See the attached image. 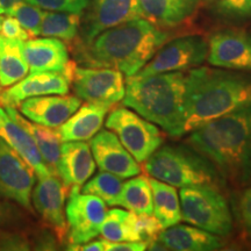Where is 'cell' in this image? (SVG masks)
<instances>
[{
	"mask_svg": "<svg viewBox=\"0 0 251 251\" xmlns=\"http://www.w3.org/2000/svg\"><path fill=\"white\" fill-rule=\"evenodd\" d=\"M186 142L206 157L226 180L248 183L251 177V105L190 131Z\"/></svg>",
	"mask_w": 251,
	"mask_h": 251,
	"instance_id": "obj_1",
	"label": "cell"
},
{
	"mask_svg": "<svg viewBox=\"0 0 251 251\" xmlns=\"http://www.w3.org/2000/svg\"><path fill=\"white\" fill-rule=\"evenodd\" d=\"M251 105V76L211 68L186 74L184 133Z\"/></svg>",
	"mask_w": 251,
	"mask_h": 251,
	"instance_id": "obj_2",
	"label": "cell"
},
{
	"mask_svg": "<svg viewBox=\"0 0 251 251\" xmlns=\"http://www.w3.org/2000/svg\"><path fill=\"white\" fill-rule=\"evenodd\" d=\"M168 35L143 18L102 31L83 45V59L94 68H111L134 76L164 45Z\"/></svg>",
	"mask_w": 251,
	"mask_h": 251,
	"instance_id": "obj_3",
	"label": "cell"
},
{
	"mask_svg": "<svg viewBox=\"0 0 251 251\" xmlns=\"http://www.w3.org/2000/svg\"><path fill=\"white\" fill-rule=\"evenodd\" d=\"M186 74L163 72L147 77H127L124 105L162 128L171 136L184 135Z\"/></svg>",
	"mask_w": 251,
	"mask_h": 251,
	"instance_id": "obj_4",
	"label": "cell"
},
{
	"mask_svg": "<svg viewBox=\"0 0 251 251\" xmlns=\"http://www.w3.org/2000/svg\"><path fill=\"white\" fill-rule=\"evenodd\" d=\"M144 170L155 179L175 187L214 185L225 179L206 157L190 146H161L144 162Z\"/></svg>",
	"mask_w": 251,
	"mask_h": 251,
	"instance_id": "obj_5",
	"label": "cell"
},
{
	"mask_svg": "<svg viewBox=\"0 0 251 251\" xmlns=\"http://www.w3.org/2000/svg\"><path fill=\"white\" fill-rule=\"evenodd\" d=\"M181 220L219 236L233 231V216L227 200L214 185H194L180 190Z\"/></svg>",
	"mask_w": 251,
	"mask_h": 251,
	"instance_id": "obj_6",
	"label": "cell"
},
{
	"mask_svg": "<svg viewBox=\"0 0 251 251\" xmlns=\"http://www.w3.org/2000/svg\"><path fill=\"white\" fill-rule=\"evenodd\" d=\"M106 127L117 134L120 142L137 163H144L163 143L156 126L126 107L115 108L106 120Z\"/></svg>",
	"mask_w": 251,
	"mask_h": 251,
	"instance_id": "obj_7",
	"label": "cell"
},
{
	"mask_svg": "<svg viewBox=\"0 0 251 251\" xmlns=\"http://www.w3.org/2000/svg\"><path fill=\"white\" fill-rule=\"evenodd\" d=\"M208 45L201 36L178 37L163 45L152 58L137 72V77H147L163 72L184 71L196 68L207 58Z\"/></svg>",
	"mask_w": 251,
	"mask_h": 251,
	"instance_id": "obj_8",
	"label": "cell"
},
{
	"mask_svg": "<svg viewBox=\"0 0 251 251\" xmlns=\"http://www.w3.org/2000/svg\"><path fill=\"white\" fill-rule=\"evenodd\" d=\"M106 213V203L100 198L72 187L65 207L71 246L87 243L100 235Z\"/></svg>",
	"mask_w": 251,
	"mask_h": 251,
	"instance_id": "obj_9",
	"label": "cell"
},
{
	"mask_svg": "<svg viewBox=\"0 0 251 251\" xmlns=\"http://www.w3.org/2000/svg\"><path fill=\"white\" fill-rule=\"evenodd\" d=\"M34 169L0 139V198L31 208L30 194L35 184Z\"/></svg>",
	"mask_w": 251,
	"mask_h": 251,
	"instance_id": "obj_10",
	"label": "cell"
},
{
	"mask_svg": "<svg viewBox=\"0 0 251 251\" xmlns=\"http://www.w3.org/2000/svg\"><path fill=\"white\" fill-rule=\"evenodd\" d=\"M75 93L92 102L114 105L125 97L126 83L121 71L111 68H75Z\"/></svg>",
	"mask_w": 251,
	"mask_h": 251,
	"instance_id": "obj_11",
	"label": "cell"
},
{
	"mask_svg": "<svg viewBox=\"0 0 251 251\" xmlns=\"http://www.w3.org/2000/svg\"><path fill=\"white\" fill-rule=\"evenodd\" d=\"M136 18H141L137 0H92L80 24L81 43L87 45L102 31Z\"/></svg>",
	"mask_w": 251,
	"mask_h": 251,
	"instance_id": "obj_12",
	"label": "cell"
},
{
	"mask_svg": "<svg viewBox=\"0 0 251 251\" xmlns=\"http://www.w3.org/2000/svg\"><path fill=\"white\" fill-rule=\"evenodd\" d=\"M72 77L64 72H30L18 83L0 92V106L19 107L24 100L49 94H67L70 90Z\"/></svg>",
	"mask_w": 251,
	"mask_h": 251,
	"instance_id": "obj_13",
	"label": "cell"
},
{
	"mask_svg": "<svg viewBox=\"0 0 251 251\" xmlns=\"http://www.w3.org/2000/svg\"><path fill=\"white\" fill-rule=\"evenodd\" d=\"M90 148L100 171L113 174L121 179L140 175L141 168L133 156L111 130H99L90 141Z\"/></svg>",
	"mask_w": 251,
	"mask_h": 251,
	"instance_id": "obj_14",
	"label": "cell"
},
{
	"mask_svg": "<svg viewBox=\"0 0 251 251\" xmlns=\"http://www.w3.org/2000/svg\"><path fill=\"white\" fill-rule=\"evenodd\" d=\"M209 64L227 70H251V36L243 31H219L209 39Z\"/></svg>",
	"mask_w": 251,
	"mask_h": 251,
	"instance_id": "obj_15",
	"label": "cell"
},
{
	"mask_svg": "<svg viewBox=\"0 0 251 251\" xmlns=\"http://www.w3.org/2000/svg\"><path fill=\"white\" fill-rule=\"evenodd\" d=\"M39 179L33 190L31 201L41 218L54 228L62 238L67 233L64 203L68 187L56 175H49Z\"/></svg>",
	"mask_w": 251,
	"mask_h": 251,
	"instance_id": "obj_16",
	"label": "cell"
},
{
	"mask_svg": "<svg viewBox=\"0 0 251 251\" xmlns=\"http://www.w3.org/2000/svg\"><path fill=\"white\" fill-rule=\"evenodd\" d=\"M81 105L80 98L65 94L33 97L19 105L27 119L35 124L50 128H58L64 124Z\"/></svg>",
	"mask_w": 251,
	"mask_h": 251,
	"instance_id": "obj_17",
	"label": "cell"
},
{
	"mask_svg": "<svg viewBox=\"0 0 251 251\" xmlns=\"http://www.w3.org/2000/svg\"><path fill=\"white\" fill-rule=\"evenodd\" d=\"M23 52L30 72L56 71L74 77L75 65L69 61L67 47L59 39L30 37L23 43Z\"/></svg>",
	"mask_w": 251,
	"mask_h": 251,
	"instance_id": "obj_18",
	"label": "cell"
},
{
	"mask_svg": "<svg viewBox=\"0 0 251 251\" xmlns=\"http://www.w3.org/2000/svg\"><path fill=\"white\" fill-rule=\"evenodd\" d=\"M96 172V161L85 141L62 142L57 175L65 186L80 188Z\"/></svg>",
	"mask_w": 251,
	"mask_h": 251,
	"instance_id": "obj_19",
	"label": "cell"
},
{
	"mask_svg": "<svg viewBox=\"0 0 251 251\" xmlns=\"http://www.w3.org/2000/svg\"><path fill=\"white\" fill-rule=\"evenodd\" d=\"M0 139L23 157L34 169L37 177L42 178L51 175L29 131L14 121L2 107H0Z\"/></svg>",
	"mask_w": 251,
	"mask_h": 251,
	"instance_id": "obj_20",
	"label": "cell"
},
{
	"mask_svg": "<svg viewBox=\"0 0 251 251\" xmlns=\"http://www.w3.org/2000/svg\"><path fill=\"white\" fill-rule=\"evenodd\" d=\"M112 105L87 101L80 105L64 124L58 127L62 142L91 140L101 129L105 117Z\"/></svg>",
	"mask_w": 251,
	"mask_h": 251,
	"instance_id": "obj_21",
	"label": "cell"
},
{
	"mask_svg": "<svg viewBox=\"0 0 251 251\" xmlns=\"http://www.w3.org/2000/svg\"><path fill=\"white\" fill-rule=\"evenodd\" d=\"M202 0H137L140 17L155 26L176 27L193 17Z\"/></svg>",
	"mask_w": 251,
	"mask_h": 251,
	"instance_id": "obj_22",
	"label": "cell"
},
{
	"mask_svg": "<svg viewBox=\"0 0 251 251\" xmlns=\"http://www.w3.org/2000/svg\"><path fill=\"white\" fill-rule=\"evenodd\" d=\"M157 240L168 250L175 251H214L224 246L218 235L194 226L176 225L165 228Z\"/></svg>",
	"mask_w": 251,
	"mask_h": 251,
	"instance_id": "obj_23",
	"label": "cell"
},
{
	"mask_svg": "<svg viewBox=\"0 0 251 251\" xmlns=\"http://www.w3.org/2000/svg\"><path fill=\"white\" fill-rule=\"evenodd\" d=\"M5 109L8 113L9 117L29 131V134L33 136L34 141H35L37 148H39L41 152V156H42L43 161H45L50 174L58 176L57 168L59 156H61L62 144V140L59 137L58 130H55L54 128L35 124V122L31 124V122L26 120L23 115L19 114V112L13 107H5Z\"/></svg>",
	"mask_w": 251,
	"mask_h": 251,
	"instance_id": "obj_24",
	"label": "cell"
},
{
	"mask_svg": "<svg viewBox=\"0 0 251 251\" xmlns=\"http://www.w3.org/2000/svg\"><path fill=\"white\" fill-rule=\"evenodd\" d=\"M148 179L152 191V215L163 229L179 224L181 220L180 200L176 187L155 178Z\"/></svg>",
	"mask_w": 251,
	"mask_h": 251,
	"instance_id": "obj_25",
	"label": "cell"
},
{
	"mask_svg": "<svg viewBox=\"0 0 251 251\" xmlns=\"http://www.w3.org/2000/svg\"><path fill=\"white\" fill-rule=\"evenodd\" d=\"M24 41L0 34V87H8L27 76L28 65L23 52Z\"/></svg>",
	"mask_w": 251,
	"mask_h": 251,
	"instance_id": "obj_26",
	"label": "cell"
},
{
	"mask_svg": "<svg viewBox=\"0 0 251 251\" xmlns=\"http://www.w3.org/2000/svg\"><path fill=\"white\" fill-rule=\"evenodd\" d=\"M100 234L105 240L112 242L141 241L136 214L125 209L113 208L106 213Z\"/></svg>",
	"mask_w": 251,
	"mask_h": 251,
	"instance_id": "obj_27",
	"label": "cell"
},
{
	"mask_svg": "<svg viewBox=\"0 0 251 251\" xmlns=\"http://www.w3.org/2000/svg\"><path fill=\"white\" fill-rule=\"evenodd\" d=\"M135 214L152 215V191L146 176L131 177L124 184L119 205Z\"/></svg>",
	"mask_w": 251,
	"mask_h": 251,
	"instance_id": "obj_28",
	"label": "cell"
},
{
	"mask_svg": "<svg viewBox=\"0 0 251 251\" xmlns=\"http://www.w3.org/2000/svg\"><path fill=\"white\" fill-rule=\"evenodd\" d=\"M81 24V13L69 12H45L40 34L47 37H56L72 41L78 35Z\"/></svg>",
	"mask_w": 251,
	"mask_h": 251,
	"instance_id": "obj_29",
	"label": "cell"
},
{
	"mask_svg": "<svg viewBox=\"0 0 251 251\" xmlns=\"http://www.w3.org/2000/svg\"><path fill=\"white\" fill-rule=\"evenodd\" d=\"M122 186H124V183L120 177L109 172L101 171L83 185L81 192L93 194L100 198L108 206L114 207L119 205Z\"/></svg>",
	"mask_w": 251,
	"mask_h": 251,
	"instance_id": "obj_30",
	"label": "cell"
},
{
	"mask_svg": "<svg viewBox=\"0 0 251 251\" xmlns=\"http://www.w3.org/2000/svg\"><path fill=\"white\" fill-rule=\"evenodd\" d=\"M45 12L42 8L30 4V2H20L12 9L9 17H14L20 23L25 29L30 34L31 36L40 35L41 24H42V18Z\"/></svg>",
	"mask_w": 251,
	"mask_h": 251,
	"instance_id": "obj_31",
	"label": "cell"
},
{
	"mask_svg": "<svg viewBox=\"0 0 251 251\" xmlns=\"http://www.w3.org/2000/svg\"><path fill=\"white\" fill-rule=\"evenodd\" d=\"M37 7L51 12L83 13L89 6V0H27Z\"/></svg>",
	"mask_w": 251,
	"mask_h": 251,
	"instance_id": "obj_32",
	"label": "cell"
},
{
	"mask_svg": "<svg viewBox=\"0 0 251 251\" xmlns=\"http://www.w3.org/2000/svg\"><path fill=\"white\" fill-rule=\"evenodd\" d=\"M216 12L228 18L251 15V0H212Z\"/></svg>",
	"mask_w": 251,
	"mask_h": 251,
	"instance_id": "obj_33",
	"label": "cell"
},
{
	"mask_svg": "<svg viewBox=\"0 0 251 251\" xmlns=\"http://www.w3.org/2000/svg\"><path fill=\"white\" fill-rule=\"evenodd\" d=\"M137 228H139L140 240L148 244L157 241L158 235L163 230V227L153 215L136 214Z\"/></svg>",
	"mask_w": 251,
	"mask_h": 251,
	"instance_id": "obj_34",
	"label": "cell"
},
{
	"mask_svg": "<svg viewBox=\"0 0 251 251\" xmlns=\"http://www.w3.org/2000/svg\"><path fill=\"white\" fill-rule=\"evenodd\" d=\"M237 214L243 230L251 238V187L244 190L238 199Z\"/></svg>",
	"mask_w": 251,
	"mask_h": 251,
	"instance_id": "obj_35",
	"label": "cell"
},
{
	"mask_svg": "<svg viewBox=\"0 0 251 251\" xmlns=\"http://www.w3.org/2000/svg\"><path fill=\"white\" fill-rule=\"evenodd\" d=\"M1 34L8 39L19 40V41H27L29 40L31 35L25 28L21 26L20 23L14 17H8L4 19L1 25Z\"/></svg>",
	"mask_w": 251,
	"mask_h": 251,
	"instance_id": "obj_36",
	"label": "cell"
},
{
	"mask_svg": "<svg viewBox=\"0 0 251 251\" xmlns=\"http://www.w3.org/2000/svg\"><path fill=\"white\" fill-rule=\"evenodd\" d=\"M147 249H148V244L143 241L112 242V241L105 240V251H143Z\"/></svg>",
	"mask_w": 251,
	"mask_h": 251,
	"instance_id": "obj_37",
	"label": "cell"
},
{
	"mask_svg": "<svg viewBox=\"0 0 251 251\" xmlns=\"http://www.w3.org/2000/svg\"><path fill=\"white\" fill-rule=\"evenodd\" d=\"M26 0H0V14H9L15 6Z\"/></svg>",
	"mask_w": 251,
	"mask_h": 251,
	"instance_id": "obj_38",
	"label": "cell"
},
{
	"mask_svg": "<svg viewBox=\"0 0 251 251\" xmlns=\"http://www.w3.org/2000/svg\"><path fill=\"white\" fill-rule=\"evenodd\" d=\"M4 219H5V212L4 209H2V206L0 205V225L4 222Z\"/></svg>",
	"mask_w": 251,
	"mask_h": 251,
	"instance_id": "obj_39",
	"label": "cell"
},
{
	"mask_svg": "<svg viewBox=\"0 0 251 251\" xmlns=\"http://www.w3.org/2000/svg\"><path fill=\"white\" fill-rule=\"evenodd\" d=\"M4 17H2L1 14H0V29H1V25H2V21H4Z\"/></svg>",
	"mask_w": 251,
	"mask_h": 251,
	"instance_id": "obj_40",
	"label": "cell"
},
{
	"mask_svg": "<svg viewBox=\"0 0 251 251\" xmlns=\"http://www.w3.org/2000/svg\"><path fill=\"white\" fill-rule=\"evenodd\" d=\"M249 181H251V177H250V180Z\"/></svg>",
	"mask_w": 251,
	"mask_h": 251,
	"instance_id": "obj_41",
	"label": "cell"
}]
</instances>
